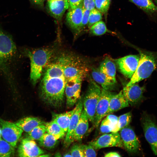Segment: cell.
<instances>
[{
    "mask_svg": "<svg viewBox=\"0 0 157 157\" xmlns=\"http://www.w3.org/2000/svg\"><path fill=\"white\" fill-rule=\"evenodd\" d=\"M89 119L87 114L83 110L80 119L75 130L74 141H81L87 131L89 127Z\"/></svg>",
    "mask_w": 157,
    "mask_h": 157,
    "instance_id": "cell-19",
    "label": "cell"
},
{
    "mask_svg": "<svg viewBox=\"0 0 157 157\" xmlns=\"http://www.w3.org/2000/svg\"><path fill=\"white\" fill-rule=\"evenodd\" d=\"M1 129L0 128V139L1 138Z\"/></svg>",
    "mask_w": 157,
    "mask_h": 157,
    "instance_id": "cell-43",
    "label": "cell"
},
{
    "mask_svg": "<svg viewBox=\"0 0 157 157\" xmlns=\"http://www.w3.org/2000/svg\"><path fill=\"white\" fill-rule=\"evenodd\" d=\"M90 10L84 8L83 6V16L81 23L79 28V32L87 25Z\"/></svg>",
    "mask_w": 157,
    "mask_h": 157,
    "instance_id": "cell-36",
    "label": "cell"
},
{
    "mask_svg": "<svg viewBox=\"0 0 157 157\" xmlns=\"http://www.w3.org/2000/svg\"><path fill=\"white\" fill-rule=\"evenodd\" d=\"M84 77L78 76L65 80V90L67 108L73 107L79 98Z\"/></svg>",
    "mask_w": 157,
    "mask_h": 157,
    "instance_id": "cell-6",
    "label": "cell"
},
{
    "mask_svg": "<svg viewBox=\"0 0 157 157\" xmlns=\"http://www.w3.org/2000/svg\"><path fill=\"white\" fill-rule=\"evenodd\" d=\"M149 15H157V6L153 0H130Z\"/></svg>",
    "mask_w": 157,
    "mask_h": 157,
    "instance_id": "cell-24",
    "label": "cell"
},
{
    "mask_svg": "<svg viewBox=\"0 0 157 157\" xmlns=\"http://www.w3.org/2000/svg\"><path fill=\"white\" fill-rule=\"evenodd\" d=\"M18 152L19 156L24 157H39L44 153L34 140L29 138L22 140L18 147Z\"/></svg>",
    "mask_w": 157,
    "mask_h": 157,
    "instance_id": "cell-14",
    "label": "cell"
},
{
    "mask_svg": "<svg viewBox=\"0 0 157 157\" xmlns=\"http://www.w3.org/2000/svg\"><path fill=\"white\" fill-rule=\"evenodd\" d=\"M1 136L3 139L14 147L21 137L23 131L15 124L0 118Z\"/></svg>",
    "mask_w": 157,
    "mask_h": 157,
    "instance_id": "cell-8",
    "label": "cell"
},
{
    "mask_svg": "<svg viewBox=\"0 0 157 157\" xmlns=\"http://www.w3.org/2000/svg\"><path fill=\"white\" fill-rule=\"evenodd\" d=\"M84 157H96L97 154L95 149L89 144L81 145Z\"/></svg>",
    "mask_w": 157,
    "mask_h": 157,
    "instance_id": "cell-34",
    "label": "cell"
},
{
    "mask_svg": "<svg viewBox=\"0 0 157 157\" xmlns=\"http://www.w3.org/2000/svg\"><path fill=\"white\" fill-rule=\"evenodd\" d=\"M102 18L101 13L96 8L90 11L87 24L88 28L90 27L95 23L101 21Z\"/></svg>",
    "mask_w": 157,
    "mask_h": 157,
    "instance_id": "cell-30",
    "label": "cell"
},
{
    "mask_svg": "<svg viewBox=\"0 0 157 157\" xmlns=\"http://www.w3.org/2000/svg\"><path fill=\"white\" fill-rule=\"evenodd\" d=\"M83 13V2L75 8L69 9L66 15L67 22L73 30L79 32Z\"/></svg>",
    "mask_w": 157,
    "mask_h": 157,
    "instance_id": "cell-16",
    "label": "cell"
},
{
    "mask_svg": "<svg viewBox=\"0 0 157 157\" xmlns=\"http://www.w3.org/2000/svg\"><path fill=\"white\" fill-rule=\"evenodd\" d=\"M55 52L53 48H42L28 52L30 60V80L33 85L41 78L44 69Z\"/></svg>",
    "mask_w": 157,
    "mask_h": 157,
    "instance_id": "cell-2",
    "label": "cell"
},
{
    "mask_svg": "<svg viewBox=\"0 0 157 157\" xmlns=\"http://www.w3.org/2000/svg\"><path fill=\"white\" fill-rule=\"evenodd\" d=\"M36 5L43 6L44 0H31Z\"/></svg>",
    "mask_w": 157,
    "mask_h": 157,
    "instance_id": "cell-41",
    "label": "cell"
},
{
    "mask_svg": "<svg viewBox=\"0 0 157 157\" xmlns=\"http://www.w3.org/2000/svg\"><path fill=\"white\" fill-rule=\"evenodd\" d=\"M63 156L64 157H72V156L70 152H68V153H66V154H64Z\"/></svg>",
    "mask_w": 157,
    "mask_h": 157,
    "instance_id": "cell-42",
    "label": "cell"
},
{
    "mask_svg": "<svg viewBox=\"0 0 157 157\" xmlns=\"http://www.w3.org/2000/svg\"><path fill=\"white\" fill-rule=\"evenodd\" d=\"M154 2L155 3V4L157 6V0H153Z\"/></svg>",
    "mask_w": 157,
    "mask_h": 157,
    "instance_id": "cell-44",
    "label": "cell"
},
{
    "mask_svg": "<svg viewBox=\"0 0 157 157\" xmlns=\"http://www.w3.org/2000/svg\"><path fill=\"white\" fill-rule=\"evenodd\" d=\"M105 157H121V156L119 153L115 152H111L106 154Z\"/></svg>",
    "mask_w": 157,
    "mask_h": 157,
    "instance_id": "cell-40",
    "label": "cell"
},
{
    "mask_svg": "<svg viewBox=\"0 0 157 157\" xmlns=\"http://www.w3.org/2000/svg\"><path fill=\"white\" fill-rule=\"evenodd\" d=\"M140 60L139 55H129L114 60L121 73L131 79L135 72Z\"/></svg>",
    "mask_w": 157,
    "mask_h": 157,
    "instance_id": "cell-9",
    "label": "cell"
},
{
    "mask_svg": "<svg viewBox=\"0 0 157 157\" xmlns=\"http://www.w3.org/2000/svg\"><path fill=\"white\" fill-rule=\"evenodd\" d=\"M140 60L137 67L130 80L126 85L129 86L149 77L155 69L157 56L152 53L139 50Z\"/></svg>",
    "mask_w": 157,
    "mask_h": 157,
    "instance_id": "cell-3",
    "label": "cell"
},
{
    "mask_svg": "<svg viewBox=\"0 0 157 157\" xmlns=\"http://www.w3.org/2000/svg\"><path fill=\"white\" fill-rule=\"evenodd\" d=\"M47 0V1H49V0Z\"/></svg>",
    "mask_w": 157,
    "mask_h": 157,
    "instance_id": "cell-45",
    "label": "cell"
},
{
    "mask_svg": "<svg viewBox=\"0 0 157 157\" xmlns=\"http://www.w3.org/2000/svg\"><path fill=\"white\" fill-rule=\"evenodd\" d=\"M132 119L131 113L129 112L120 116L118 117V124L120 130L128 125Z\"/></svg>",
    "mask_w": 157,
    "mask_h": 157,
    "instance_id": "cell-31",
    "label": "cell"
},
{
    "mask_svg": "<svg viewBox=\"0 0 157 157\" xmlns=\"http://www.w3.org/2000/svg\"><path fill=\"white\" fill-rule=\"evenodd\" d=\"M99 69L110 80L116 83V66L115 63L108 58L101 63Z\"/></svg>",
    "mask_w": 157,
    "mask_h": 157,
    "instance_id": "cell-22",
    "label": "cell"
},
{
    "mask_svg": "<svg viewBox=\"0 0 157 157\" xmlns=\"http://www.w3.org/2000/svg\"><path fill=\"white\" fill-rule=\"evenodd\" d=\"M141 122L145 137L155 155H157V126L154 118L145 112L142 113Z\"/></svg>",
    "mask_w": 157,
    "mask_h": 157,
    "instance_id": "cell-5",
    "label": "cell"
},
{
    "mask_svg": "<svg viewBox=\"0 0 157 157\" xmlns=\"http://www.w3.org/2000/svg\"><path fill=\"white\" fill-rule=\"evenodd\" d=\"M70 152L72 157H84V155L81 145L76 144L71 148Z\"/></svg>",
    "mask_w": 157,
    "mask_h": 157,
    "instance_id": "cell-35",
    "label": "cell"
},
{
    "mask_svg": "<svg viewBox=\"0 0 157 157\" xmlns=\"http://www.w3.org/2000/svg\"><path fill=\"white\" fill-rule=\"evenodd\" d=\"M16 48L11 37L0 29V63L11 57Z\"/></svg>",
    "mask_w": 157,
    "mask_h": 157,
    "instance_id": "cell-13",
    "label": "cell"
},
{
    "mask_svg": "<svg viewBox=\"0 0 157 157\" xmlns=\"http://www.w3.org/2000/svg\"><path fill=\"white\" fill-rule=\"evenodd\" d=\"M123 147L129 153H137L140 150L139 141L132 128L129 125L119 130Z\"/></svg>",
    "mask_w": 157,
    "mask_h": 157,
    "instance_id": "cell-7",
    "label": "cell"
},
{
    "mask_svg": "<svg viewBox=\"0 0 157 157\" xmlns=\"http://www.w3.org/2000/svg\"><path fill=\"white\" fill-rule=\"evenodd\" d=\"M64 58V52L53 56L44 69L40 84V95L42 99L55 107L60 106L64 101L65 83L63 72Z\"/></svg>",
    "mask_w": 157,
    "mask_h": 157,
    "instance_id": "cell-1",
    "label": "cell"
},
{
    "mask_svg": "<svg viewBox=\"0 0 157 157\" xmlns=\"http://www.w3.org/2000/svg\"><path fill=\"white\" fill-rule=\"evenodd\" d=\"M91 33L94 35H103L107 31V28L104 22L100 21L92 25L90 28Z\"/></svg>",
    "mask_w": 157,
    "mask_h": 157,
    "instance_id": "cell-29",
    "label": "cell"
},
{
    "mask_svg": "<svg viewBox=\"0 0 157 157\" xmlns=\"http://www.w3.org/2000/svg\"><path fill=\"white\" fill-rule=\"evenodd\" d=\"M101 89L92 79H90L87 90L83 99L84 110L89 120L94 124L96 110Z\"/></svg>",
    "mask_w": 157,
    "mask_h": 157,
    "instance_id": "cell-4",
    "label": "cell"
},
{
    "mask_svg": "<svg viewBox=\"0 0 157 157\" xmlns=\"http://www.w3.org/2000/svg\"><path fill=\"white\" fill-rule=\"evenodd\" d=\"M88 144L95 149L111 147H123L119 133L118 132L105 134L96 140L90 142Z\"/></svg>",
    "mask_w": 157,
    "mask_h": 157,
    "instance_id": "cell-10",
    "label": "cell"
},
{
    "mask_svg": "<svg viewBox=\"0 0 157 157\" xmlns=\"http://www.w3.org/2000/svg\"><path fill=\"white\" fill-rule=\"evenodd\" d=\"M14 152V147L4 139H0V157L11 156Z\"/></svg>",
    "mask_w": 157,
    "mask_h": 157,
    "instance_id": "cell-27",
    "label": "cell"
},
{
    "mask_svg": "<svg viewBox=\"0 0 157 157\" xmlns=\"http://www.w3.org/2000/svg\"><path fill=\"white\" fill-rule=\"evenodd\" d=\"M45 123L37 117H28L21 119L15 124L23 131L28 133L36 126Z\"/></svg>",
    "mask_w": 157,
    "mask_h": 157,
    "instance_id": "cell-21",
    "label": "cell"
},
{
    "mask_svg": "<svg viewBox=\"0 0 157 157\" xmlns=\"http://www.w3.org/2000/svg\"><path fill=\"white\" fill-rule=\"evenodd\" d=\"M95 7L101 13H105L109 8L110 0H95Z\"/></svg>",
    "mask_w": 157,
    "mask_h": 157,
    "instance_id": "cell-32",
    "label": "cell"
},
{
    "mask_svg": "<svg viewBox=\"0 0 157 157\" xmlns=\"http://www.w3.org/2000/svg\"><path fill=\"white\" fill-rule=\"evenodd\" d=\"M75 108L72 110L60 114L53 113L52 119L55 120L66 134L71 117L74 111Z\"/></svg>",
    "mask_w": 157,
    "mask_h": 157,
    "instance_id": "cell-23",
    "label": "cell"
},
{
    "mask_svg": "<svg viewBox=\"0 0 157 157\" xmlns=\"http://www.w3.org/2000/svg\"><path fill=\"white\" fill-rule=\"evenodd\" d=\"M129 104L124 97L121 90L118 94H113L111 97L109 101L108 110L105 116L108 114L128 107Z\"/></svg>",
    "mask_w": 157,
    "mask_h": 157,
    "instance_id": "cell-17",
    "label": "cell"
},
{
    "mask_svg": "<svg viewBox=\"0 0 157 157\" xmlns=\"http://www.w3.org/2000/svg\"><path fill=\"white\" fill-rule=\"evenodd\" d=\"M83 0H68L69 9H74L78 7Z\"/></svg>",
    "mask_w": 157,
    "mask_h": 157,
    "instance_id": "cell-38",
    "label": "cell"
},
{
    "mask_svg": "<svg viewBox=\"0 0 157 157\" xmlns=\"http://www.w3.org/2000/svg\"><path fill=\"white\" fill-rule=\"evenodd\" d=\"M40 145L48 149L53 148L58 142V140L48 133H45L38 140Z\"/></svg>",
    "mask_w": 157,
    "mask_h": 157,
    "instance_id": "cell-26",
    "label": "cell"
},
{
    "mask_svg": "<svg viewBox=\"0 0 157 157\" xmlns=\"http://www.w3.org/2000/svg\"><path fill=\"white\" fill-rule=\"evenodd\" d=\"M106 118L113 124V127L118 123V117L115 115L109 114L107 115Z\"/></svg>",
    "mask_w": 157,
    "mask_h": 157,
    "instance_id": "cell-39",
    "label": "cell"
},
{
    "mask_svg": "<svg viewBox=\"0 0 157 157\" xmlns=\"http://www.w3.org/2000/svg\"><path fill=\"white\" fill-rule=\"evenodd\" d=\"M95 0H83V6L86 9L91 10L95 8Z\"/></svg>",
    "mask_w": 157,
    "mask_h": 157,
    "instance_id": "cell-37",
    "label": "cell"
},
{
    "mask_svg": "<svg viewBox=\"0 0 157 157\" xmlns=\"http://www.w3.org/2000/svg\"><path fill=\"white\" fill-rule=\"evenodd\" d=\"M46 132L58 140L63 137L65 135L62 129L57 123L53 120L49 122L45 123Z\"/></svg>",
    "mask_w": 157,
    "mask_h": 157,
    "instance_id": "cell-25",
    "label": "cell"
},
{
    "mask_svg": "<svg viewBox=\"0 0 157 157\" xmlns=\"http://www.w3.org/2000/svg\"><path fill=\"white\" fill-rule=\"evenodd\" d=\"M114 94L110 91L101 89V95L96 107L94 125L98 128L107 111L109 101Z\"/></svg>",
    "mask_w": 157,
    "mask_h": 157,
    "instance_id": "cell-12",
    "label": "cell"
},
{
    "mask_svg": "<svg viewBox=\"0 0 157 157\" xmlns=\"http://www.w3.org/2000/svg\"><path fill=\"white\" fill-rule=\"evenodd\" d=\"M46 132V127L44 124L36 126L27 133L29 138L33 140H38Z\"/></svg>",
    "mask_w": 157,
    "mask_h": 157,
    "instance_id": "cell-28",
    "label": "cell"
},
{
    "mask_svg": "<svg viewBox=\"0 0 157 157\" xmlns=\"http://www.w3.org/2000/svg\"><path fill=\"white\" fill-rule=\"evenodd\" d=\"M83 97H80L78 100L74 108V111L71 118L64 141V144L67 147H68L74 142V131L83 110Z\"/></svg>",
    "mask_w": 157,
    "mask_h": 157,
    "instance_id": "cell-11",
    "label": "cell"
},
{
    "mask_svg": "<svg viewBox=\"0 0 157 157\" xmlns=\"http://www.w3.org/2000/svg\"><path fill=\"white\" fill-rule=\"evenodd\" d=\"M113 126L106 118L102 121L100 126V132L103 133L112 132Z\"/></svg>",
    "mask_w": 157,
    "mask_h": 157,
    "instance_id": "cell-33",
    "label": "cell"
},
{
    "mask_svg": "<svg viewBox=\"0 0 157 157\" xmlns=\"http://www.w3.org/2000/svg\"><path fill=\"white\" fill-rule=\"evenodd\" d=\"M47 4L49 12L56 19L61 17L69 8L68 0H49Z\"/></svg>",
    "mask_w": 157,
    "mask_h": 157,
    "instance_id": "cell-18",
    "label": "cell"
},
{
    "mask_svg": "<svg viewBox=\"0 0 157 157\" xmlns=\"http://www.w3.org/2000/svg\"><path fill=\"white\" fill-rule=\"evenodd\" d=\"M92 76L93 80L104 89L111 91L115 88L116 83L110 80L99 69H92Z\"/></svg>",
    "mask_w": 157,
    "mask_h": 157,
    "instance_id": "cell-20",
    "label": "cell"
},
{
    "mask_svg": "<svg viewBox=\"0 0 157 157\" xmlns=\"http://www.w3.org/2000/svg\"><path fill=\"white\" fill-rule=\"evenodd\" d=\"M144 90V87H141L135 83L129 86L126 85L122 90L129 104L133 106L139 104L143 100Z\"/></svg>",
    "mask_w": 157,
    "mask_h": 157,
    "instance_id": "cell-15",
    "label": "cell"
}]
</instances>
